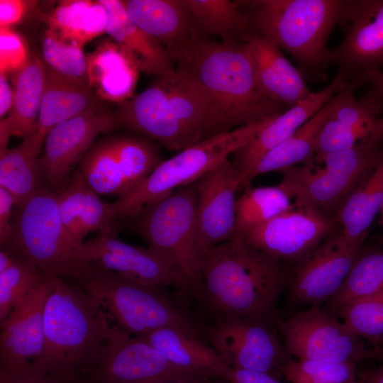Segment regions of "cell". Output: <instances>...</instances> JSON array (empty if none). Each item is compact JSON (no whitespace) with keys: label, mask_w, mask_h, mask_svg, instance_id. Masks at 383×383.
Here are the masks:
<instances>
[{"label":"cell","mask_w":383,"mask_h":383,"mask_svg":"<svg viewBox=\"0 0 383 383\" xmlns=\"http://www.w3.org/2000/svg\"><path fill=\"white\" fill-rule=\"evenodd\" d=\"M347 1H243V6L249 31L288 52L304 78L318 80L331 65L327 43L333 28L343 23Z\"/></svg>","instance_id":"277c9868"},{"label":"cell","mask_w":383,"mask_h":383,"mask_svg":"<svg viewBox=\"0 0 383 383\" xmlns=\"http://www.w3.org/2000/svg\"><path fill=\"white\" fill-rule=\"evenodd\" d=\"M48 29L61 39L84 46L106 33L107 12L100 1H60L47 18Z\"/></svg>","instance_id":"d6a6232c"},{"label":"cell","mask_w":383,"mask_h":383,"mask_svg":"<svg viewBox=\"0 0 383 383\" xmlns=\"http://www.w3.org/2000/svg\"><path fill=\"white\" fill-rule=\"evenodd\" d=\"M116 111L119 128L157 141L170 151L178 152L223 133L216 104L186 67L156 77Z\"/></svg>","instance_id":"7a4b0ae2"},{"label":"cell","mask_w":383,"mask_h":383,"mask_svg":"<svg viewBox=\"0 0 383 383\" xmlns=\"http://www.w3.org/2000/svg\"><path fill=\"white\" fill-rule=\"evenodd\" d=\"M383 343V342H382V343ZM381 343H380V344H381ZM376 346H377V345H376Z\"/></svg>","instance_id":"6f0895ef"},{"label":"cell","mask_w":383,"mask_h":383,"mask_svg":"<svg viewBox=\"0 0 383 383\" xmlns=\"http://www.w3.org/2000/svg\"><path fill=\"white\" fill-rule=\"evenodd\" d=\"M289 383H350L357 379L356 363L291 358L279 368Z\"/></svg>","instance_id":"60d3db41"},{"label":"cell","mask_w":383,"mask_h":383,"mask_svg":"<svg viewBox=\"0 0 383 383\" xmlns=\"http://www.w3.org/2000/svg\"><path fill=\"white\" fill-rule=\"evenodd\" d=\"M13 104V89L6 74H0V116L1 120L10 111Z\"/></svg>","instance_id":"681fc988"},{"label":"cell","mask_w":383,"mask_h":383,"mask_svg":"<svg viewBox=\"0 0 383 383\" xmlns=\"http://www.w3.org/2000/svg\"><path fill=\"white\" fill-rule=\"evenodd\" d=\"M244 40L258 86L268 99L289 109L312 92L298 68L273 42L251 31L245 34Z\"/></svg>","instance_id":"cb8c5ba5"},{"label":"cell","mask_w":383,"mask_h":383,"mask_svg":"<svg viewBox=\"0 0 383 383\" xmlns=\"http://www.w3.org/2000/svg\"><path fill=\"white\" fill-rule=\"evenodd\" d=\"M104 104L87 82L65 77L45 66L39 118L32 135L44 143L48 133L55 126L84 111L103 107Z\"/></svg>","instance_id":"83f0119b"},{"label":"cell","mask_w":383,"mask_h":383,"mask_svg":"<svg viewBox=\"0 0 383 383\" xmlns=\"http://www.w3.org/2000/svg\"><path fill=\"white\" fill-rule=\"evenodd\" d=\"M383 290V250L362 248L344 283L327 301L338 311L352 300Z\"/></svg>","instance_id":"74e56055"},{"label":"cell","mask_w":383,"mask_h":383,"mask_svg":"<svg viewBox=\"0 0 383 383\" xmlns=\"http://www.w3.org/2000/svg\"><path fill=\"white\" fill-rule=\"evenodd\" d=\"M360 88L348 83L339 93L338 102L323 128L337 143L350 148L372 138L377 116L368 111L355 96Z\"/></svg>","instance_id":"d590c367"},{"label":"cell","mask_w":383,"mask_h":383,"mask_svg":"<svg viewBox=\"0 0 383 383\" xmlns=\"http://www.w3.org/2000/svg\"><path fill=\"white\" fill-rule=\"evenodd\" d=\"M348 82L339 74L322 89L274 117L252 139L233 153L232 164L240 180V190L248 187L253 170L262 157L287 139L340 91Z\"/></svg>","instance_id":"603a6c76"},{"label":"cell","mask_w":383,"mask_h":383,"mask_svg":"<svg viewBox=\"0 0 383 383\" xmlns=\"http://www.w3.org/2000/svg\"><path fill=\"white\" fill-rule=\"evenodd\" d=\"M99 1L108 16L106 33L118 44L139 71L159 77L176 68L163 46L129 19L122 1Z\"/></svg>","instance_id":"484cf974"},{"label":"cell","mask_w":383,"mask_h":383,"mask_svg":"<svg viewBox=\"0 0 383 383\" xmlns=\"http://www.w3.org/2000/svg\"><path fill=\"white\" fill-rule=\"evenodd\" d=\"M364 381L365 383H383V365L366 374Z\"/></svg>","instance_id":"816d5d0a"},{"label":"cell","mask_w":383,"mask_h":383,"mask_svg":"<svg viewBox=\"0 0 383 383\" xmlns=\"http://www.w3.org/2000/svg\"><path fill=\"white\" fill-rule=\"evenodd\" d=\"M209 377L198 374H186L156 383H211Z\"/></svg>","instance_id":"f907efd6"},{"label":"cell","mask_w":383,"mask_h":383,"mask_svg":"<svg viewBox=\"0 0 383 383\" xmlns=\"http://www.w3.org/2000/svg\"><path fill=\"white\" fill-rule=\"evenodd\" d=\"M184 67L194 74L214 100L223 133L287 110L262 92L245 40L226 43L205 38Z\"/></svg>","instance_id":"5b68a950"},{"label":"cell","mask_w":383,"mask_h":383,"mask_svg":"<svg viewBox=\"0 0 383 383\" xmlns=\"http://www.w3.org/2000/svg\"><path fill=\"white\" fill-rule=\"evenodd\" d=\"M372 138H383V117L377 118L373 127Z\"/></svg>","instance_id":"f5cc1de1"},{"label":"cell","mask_w":383,"mask_h":383,"mask_svg":"<svg viewBox=\"0 0 383 383\" xmlns=\"http://www.w3.org/2000/svg\"><path fill=\"white\" fill-rule=\"evenodd\" d=\"M274 117L213 135L162 160L134 189L109 203L114 222L196 181L252 139Z\"/></svg>","instance_id":"9c48e42d"},{"label":"cell","mask_w":383,"mask_h":383,"mask_svg":"<svg viewBox=\"0 0 383 383\" xmlns=\"http://www.w3.org/2000/svg\"><path fill=\"white\" fill-rule=\"evenodd\" d=\"M82 255L85 260L133 280L150 285L173 286L181 292L189 291L166 257L149 248L126 243L116 234L101 233L84 241Z\"/></svg>","instance_id":"ffe728a7"},{"label":"cell","mask_w":383,"mask_h":383,"mask_svg":"<svg viewBox=\"0 0 383 383\" xmlns=\"http://www.w3.org/2000/svg\"><path fill=\"white\" fill-rule=\"evenodd\" d=\"M45 66L42 58L30 54L26 65L13 79V104L0 123V153L7 148L11 135L23 139L35 131L44 91Z\"/></svg>","instance_id":"4316f807"},{"label":"cell","mask_w":383,"mask_h":383,"mask_svg":"<svg viewBox=\"0 0 383 383\" xmlns=\"http://www.w3.org/2000/svg\"><path fill=\"white\" fill-rule=\"evenodd\" d=\"M198 179L141 208L123 219L148 248L166 257L189 292L201 290L200 255L196 238Z\"/></svg>","instance_id":"ba28073f"},{"label":"cell","mask_w":383,"mask_h":383,"mask_svg":"<svg viewBox=\"0 0 383 383\" xmlns=\"http://www.w3.org/2000/svg\"><path fill=\"white\" fill-rule=\"evenodd\" d=\"M362 243L341 231L323 240L301 262L291 267L287 289L294 305H317L329 300L349 274Z\"/></svg>","instance_id":"e0dca14e"},{"label":"cell","mask_w":383,"mask_h":383,"mask_svg":"<svg viewBox=\"0 0 383 383\" xmlns=\"http://www.w3.org/2000/svg\"><path fill=\"white\" fill-rule=\"evenodd\" d=\"M118 128L117 111L104 106L84 111L53 127L45 138L39 157L43 187L53 192L61 189L99 134Z\"/></svg>","instance_id":"9a60e30c"},{"label":"cell","mask_w":383,"mask_h":383,"mask_svg":"<svg viewBox=\"0 0 383 383\" xmlns=\"http://www.w3.org/2000/svg\"><path fill=\"white\" fill-rule=\"evenodd\" d=\"M37 1L23 0L0 1V28H11L18 23Z\"/></svg>","instance_id":"ee69618b"},{"label":"cell","mask_w":383,"mask_h":383,"mask_svg":"<svg viewBox=\"0 0 383 383\" xmlns=\"http://www.w3.org/2000/svg\"><path fill=\"white\" fill-rule=\"evenodd\" d=\"M52 289L51 274L37 289L23 299L1 322V370H28L42 353L44 309Z\"/></svg>","instance_id":"7402d4cb"},{"label":"cell","mask_w":383,"mask_h":383,"mask_svg":"<svg viewBox=\"0 0 383 383\" xmlns=\"http://www.w3.org/2000/svg\"><path fill=\"white\" fill-rule=\"evenodd\" d=\"M350 383H365L364 378L361 379H355Z\"/></svg>","instance_id":"11a10c76"},{"label":"cell","mask_w":383,"mask_h":383,"mask_svg":"<svg viewBox=\"0 0 383 383\" xmlns=\"http://www.w3.org/2000/svg\"><path fill=\"white\" fill-rule=\"evenodd\" d=\"M44 309V345L28 370L77 383L94 364L111 333L100 304L77 284L51 274Z\"/></svg>","instance_id":"3957f363"},{"label":"cell","mask_w":383,"mask_h":383,"mask_svg":"<svg viewBox=\"0 0 383 383\" xmlns=\"http://www.w3.org/2000/svg\"><path fill=\"white\" fill-rule=\"evenodd\" d=\"M337 312L350 331L372 347L383 342V290L352 300Z\"/></svg>","instance_id":"ab89813d"},{"label":"cell","mask_w":383,"mask_h":383,"mask_svg":"<svg viewBox=\"0 0 383 383\" xmlns=\"http://www.w3.org/2000/svg\"><path fill=\"white\" fill-rule=\"evenodd\" d=\"M221 379L229 383H282L277 377L264 372L228 367Z\"/></svg>","instance_id":"7dc6e473"},{"label":"cell","mask_w":383,"mask_h":383,"mask_svg":"<svg viewBox=\"0 0 383 383\" xmlns=\"http://www.w3.org/2000/svg\"><path fill=\"white\" fill-rule=\"evenodd\" d=\"M338 93L288 139L262 157L251 173L250 182L260 174L281 172L313 158L316 138L338 102Z\"/></svg>","instance_id":"1f68e13d"},{"label":"cell","mask_w":383,"mask_h":383,"mask_svg":"<svg viewBox=\"0 0 383 383\" xmlns=\"http://www.w3.org/2000/svg\"><path fill=\"white\" fill-rule=\"evenodd\" d=\"M155 142L128 131L96 140L77 170L99 195H126L162 161Z\"/></svg>","instance_id":"8fae6325"},{"label":"cell","mask_w":383,"mask_h":383,"mask_svg":"<svg viewBox=\"0 0 383 383\" xmlns=\"http://www.w3.org/2000/svg\"><path fill=\"white\" fill-rule=\"evenodd\" d=\"M48 276L29 262L11 254L9 265L0 270L1 322L23 299L40 287Z\"/></svg>","instance_id":"f35d334b"},{"label":"cell","mask_w":383,"mask_h":383,"mask_svg":"<svg viewBox=\"0 0 383 383\" xmlns=\"http://www.w3.org/2000/svg\"><path fill=\"white\" fill-rule=\"evenodd\" d=\"M41 53L45 65L52 71L88 83L87 59L82 46L65 41L48 29L41 42Z\"/></svg>","instance_id":"b9f144b4"},{"label":"cell","mask_w":383,"mask_h":383,"mask_svg":"<svg viewBox=\"0 0 383 383\" xmlns=\"http://www.w3.org/2000/svg\"><path fill=\"white\" fill-rule=\"evenodd\" d=\"M55 194L63 225L77 245L82 246L84 238L92 232L116 234L109 203L87 185L77 169Z\"/></svg>","instance_id":"d4e9b609"},{"label":"cell","mask_w":383,"mask_h":383,"mask_svg":"<svg viewBox=\"0 0 383 383\" xmlns=\"http://www.w3.org/2000/svg\"><path fill=\"white\" fill-rule=\"evenodd\" d=\"M186 374H195L172 365L144 337L113 324L96 361L77 383H156Z\"/></svg>","instance_id":"2e32d148"},{"label":"cell","mask_w":383,"mask_h":383,"mask_svg":"<svg viewBox=\"0 0 383 383\" xmlns=\"http://www.w3.org/2000/svg\"><path fill=\"white\" fill-rule=\"evenodd\" d=\"M77 284L96 299L116 326L132 335L145 336L174 327L201 340L200 328L163 289L143 284L91 262Z\"/></svg>","instance_id":"8992f818"},{"label":"cell","mask_w":383,"mask_h":383,"mask_svg":"<svg viewBox=\"0 0 383 383\" xmlns=\"http://www.w3.org/2000/svg\"><path fill=\"white\" fill-rule=\"evenodd\" d=\"M238 174L229 159L198 179L196 238L201 255L235 235Z\"/></svg>","instance_id":"44dd1931"},{"label":"cell","mask_w":383,"mask_h":383,"mask_svg":"<svg viewBox=\"0 0 383 383\" xmlns=\"http://www.w3.org/2000/svg\"><path fill=\"white\" fill-rule=\"evenodd\" d=\"M358 100L367 111L378 116L383 109V69L369 84Z\"/></svg>","instance_id":"f6af8a7d"},{"label":"cell","mask_w":383,"mask_h":383,"mask_svg":"<svg viewBox=\"0 0 383 383\" xmlns=\"http://www.w3.org/2000/svg\"><path fill=\"white\" fill-rule=\"evenodd\" d=\"M208 338L223 362L234 369L264 372L276 377L291 355L270 326L240 318H221Z\"/></svg>","instance_id":"ac0fdd59"},{"label":"cell","mask_w":383,"mask_h":383,"mask_svg":"<svg viewBox=\"0 0 383 383\" xmlns=\"http://www.w3.org/2000/svg\"><path fill=\"white\" fill-rule=\"evenodd\" d=\"M370 351L372 353V358L383 360V343L372 347Z\"/></svg>","instance_id":"db71d44e"},{"label":"cell","mask_w":383,"mask_h":383,"mask_svg":"<svg viewBox=\"0 0 383 383\" xmlns=\"http://www.w3.org/2000/svg\"><path fill=\"white\" fill-rule=\"evenodd\" d=\"M340 231L335 220L315 205L296 198L288 210L252 228L242 237L251 247L294 266Z\"/></svg>","instance_id":"7c38bea8"},{"label":"cell","mask_w":383,"mask_h":383,"mask_svg":"<svg viewBox=\"0 0 383 383\" xmlns=\"http://www.w3.org/2000/svg\"><path fill=\"white\" fill-rule=\"evenodd\" d=\"M43 145L30 135L17 146L0 153V187L12 194L16 205L43 187L39 157Z\"/></svg>","instance_id":"836d02e7"},{"label":"cell","mask_w":383,"mask_h":383,"mask_svg":"<svg viewBox=\"0 0 383 383\" xmlns=\"http://www.w3.org/2000/svg\"><path fill=\"white\" fill-rule=\"evenodd\" d=\"M86 59L89 85L101 100L122 104L129 99L139 70L118 43L106 40Z\"/></svg>","instance_id":"f1b7e54d"},{"label":"cell","mask_w":383,"mask_h":383,"mask_svg":"<svg viewBox=\"0 0 383 383\" xmlns=\"http://www.w3.org/2000/svg\"><path fill=\"white\" fill-rule=\"evenodd\" d=\"M170 362L186 372L220 377L228 367L211 347L174 327H164L143 336Z\"/></svg>","instance_id":"f546056e"},{"label":"cell","mask_w":383,"mask_h":383,"mask_svg":"<svg viewBox=\"0 0 383 383\" xmlns=\"http://www.w3.org/2000/svg\"><path fill=\"white\" fill-rule=\"evenodd\" d=\"M16 201L11 193L0 187V245H5L11 233V220Z\"/></svg>","instance_id":"bcb514c9"},{"label":"cell","mask_w":383,"mask_h":383,"mask_svg":"<svg viewBox=\"0 0 383 383\" xmlns=\"http://www.w3.org/2000/svg\"><path fill=\"white\" fill-rule=\"evenodd\" d=\"M381 212H382V225H383V201H382V207H381Z\"/></svg>","instance_id":"9f6ffc18"},{"label":"cell","mask_w":383,"mask_h":383,"mask_svg":"<svg viewBox=\"0 0 383 383\" xmlns=\"http://www.w3.org/2000/svg\"><path fill=\"white\" fill-rule=\"evenodd\" d=\"M27 44L19 33L11 28H0V73H17L28 63Z\"/></svg>","instance_id":"7bdbcfd3"},{"label":"cell","mask_w":383,"mask_h":383,"mask_svg":"<svg viewBox=\"0 0 383 383\" xmlns=\"http://www.w3.org/2000/svg\"><path fill=\"white\" fill-rule=\"evenodd\" d=\"M277 327L297 359L357 363L372 358L362 338L317 305L279 320Z\"/></svg>","instance_id":"4fadbf2b"},{"label":"cell","mask_w":383,"mask_h":383,"mask_svg":"<svg viewBox=\"0 0 383 383\" xmlns=\"http://www.w3.org/2000/svg\"><path fill=\"white\" fill-rule=\"evenodd\" d=\"M0 383H63L30 370L12 372L0 369Z\"/></svg>","instance_id":"c3c4849f"},{"label":"cell","mask_w":383,"mask_h":383,"mask_svg":"<svg viewBox=\"0 0 383 383\" xmlns=\"http://www.w3.org/2000/svg\"><path fill=\"white\" fill-rule=\"evenodd\" d=\"M199 271L198 296L221 318L277 326V302L291 276L287 265L235 235L205 251L200 257Z\"/></svg>","instance_id":"6da1fadb"},{"label":"cell","mask_w":383,"mask_h":383,"mask_svg":"<svg viewBox=\"0 0 383 383\" xmlns=\"http://www.w3.org/2000/svg\"><path fill=\"white\" fill-rule=\"evenodd\" d=\"M185 2L205 38L218 36L226 43L244 40L249 28L243 1L185 0Z\"/></svg>","instance_id":"e575fe53"},{"label":"cell","mask_w":383,"mask_h":383,"mask_svg":"<svg viewBox=\"0 0 383 383\" xmlns=\"http://www.w3.org/2000/svg\"><path fill=\"white\" fill-rule=\"evenodd\" d=\"M342 27L345 33L330 49L331 65L348 83L361 87L383 69V0H348Z\"/></svg>","instance_id":"5bb4252c"},{"label":"cell","mask_w":383,"mask_h":383,"mask_svg":"<svg viewBox=\"0 0 383 383\" xmlns=\"http://www.w3.org/2000/svg\"><path fill=\"white\" fill-rule=\"evenodd\" d=\"M129 19L160 43L177 67H187L205 38L185 0L122 1Z\"/></svg>","instance_id":"d6986e66"},{"label":"cell","mask_w":383,"mask_h":383,"mask_svg":"<svg viewBox=\"0 0 383 383\" xmlns=\"http://www.w3.org/2000/svg\"><path fill=\"white\" fill-rule=\"evenodd\" d=\"M383 201V157L350 194L334 220L349 240L362 243Z\"/></svg>","instance_id":"4dcf8cb0"},{"label":"cell","mask_w":383,"mask_h":383,"mask_svg":"<svg viewBox=\"0 0 383 383\" xmlns=\"http://www.w3.org/2000/svg\"><path fill=\"white\" fill-rule=\"evenodd\" d=\"M237 198L235 235L247 231L288 210L292 198L279 184L272 187H247Z\"/></svg>","instance_id":"8d00e7d4"},{"label":"cell","mask_w":383,"mask_h":383,"mask_svg":"<svg viewBox=\"0 0 383 383\" xmlns=\"http://www.w3.org/2000/svg\"><path fill=\"white\" fill-rule=\"evenodd\" d=\"M383 157V138H370L352 148L314 155L281 173L289 196L308 201L334 219L339 209Z\"/></svg>","instance_id":"30bf717a"},{"label":"cell","mask_w":383,"mask_h":383,"mask_svg":"<svg viewBox=\"0 0 383 383\" xmlns=\"http://www.w3.org/2000/svg\"><path fill=\"white\" fill-rule=\"evenodd\" d=\"M82 248L63 225L55 192L44 187L15 206L11 235L1 248L45 273L74 280L91 264Z\"/></svg>","instance_id":"52a82bcc"}]
</instances>
